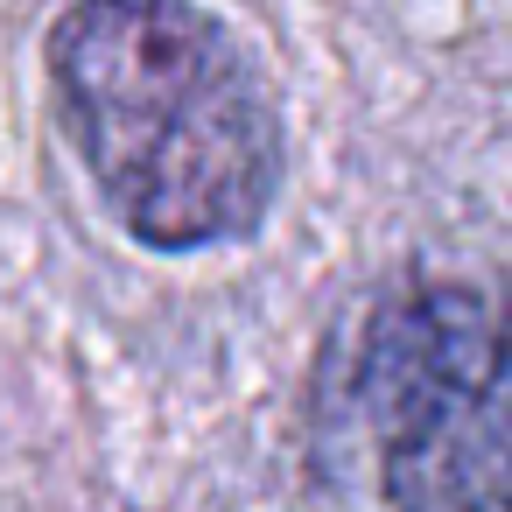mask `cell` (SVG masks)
I'll list each match as a JSON object with an SVG mask.
<instances>
[{
  "mask_svg": "<svg viewBox=\"0 0 512 512\" xmlns=\"http://www.w3.org/2000/svg\"><path fill=\"white\" fill-rule=\"evenodd\" d=\"M57 127L113 218L162 253L260 232L281 120L239 36L197 0H78L50 29Z\"/></svg>",
  "mask_w": 512,
  "mask_h": 512,
  "instance_id": "obj_1",
  "label": "cell"
},
{
  "mask_svg": "<svg viewBox=\"0 0 512 512\" xmlns=\"http://www.w3.org/2000/svg\"><path fill=\"white\" fill-rule=\"evenodd\" d=\"M351 407L400 512H512V295L428 281L386 302Z\"/></svg>",
  "mask_w": 512,
  "mask_h": 512,
  "instance_id": "obj_2",
  "label": "cell"
}]
</instances>
